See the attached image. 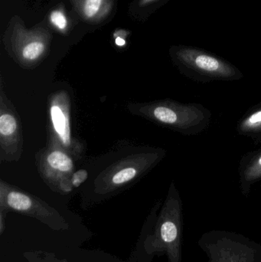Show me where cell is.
<instances>
[{"mask_svg":"<svg viewBox=\"0 0 261 262\" xmlns=\"http://www.w3.org/2000/svg\"><path fill=\"white\" fill-rule=\"evenodd\" d=\"M70 107V95L67 91H57L49 97L48 146L59 148L76 160L82 156L84 146L72 135Z\"/></svg>","mask_w":261,"mask_h":262,"instance_id":"cell-6","label":"cell"},{"mask_svg":"<svg viewBox=\"0 0 261 262\" xmlns=\"http://www.w3.org/2000/svg\"><path fill=\"white\" fill-rule=\"evenodd\" d=\"M171 56L179 72L197 82L234 81L244 77L243 73L231 63L196 48H174Z\"/></svg>","mask_w":261,"mask_h":262,"instance_id":"cell-2","label":"cell"},{"mask_svg":"<svg viewBox=\"0 0 261 262\" xmlns=\"http://www.w3.org/2000/svg\"><path fill=\"white\" fill-rule=\"evenodd\" d=\"M51 23L59 30H65L67 29V21L64 12L61 11H54L50 15Z\"/></svg>","mask_w":261,"mask_h":262,"instance_id":"cell-13","label":"cell"},{"mask_svg":"<svg viewBox=\"0 0 261 262\" xmlns=\"http://www.w3.org/2000/svg\"><path fill=\"white\" fill-rule=\"evenodd\" d=\"M157 1V0H143L142 3H144V5L150 4V3H154V2Z\"/></svg>","mask_w":261,"mask_h":262,"instance_id":"cell-16","label":"cell"},{"mask_svg":"<svg viewBox=\"0 0 261 262\" xmlns=\"http://www.w3.org/2000/svg\"><path fill=\"white\" fill-rule=\"evenodd\" d=\"M165 149H153L116 162L97 177L95 191L107 194L119 190L151 170L165 157Z\"/></svg>","mask_w":261,"mask_h":262,"instance_id":"cell-4","label":"cell"},{"mask_svg":"<svg viewBox=\"0 0 261 262\" xmlns=\"http://www.w3.org/2000/svg\"><path fill=\"white\" fill-rule=\"evenodd\" d=\"M0 162H18L23 152L21 119L0 81Z\"/></svg>","mask_w":261,"mask_h":262,"instance_id":"cell-8","label":"cell"},{"mask_svg":"<svg viewBox=\"0 0 261 262\" xmlns=\"http://www.w3.org/2000/svg\"><path fill=\"white\" fill-rule=\"evenodd\" d=\"M105 0H84L83 12L87 18H93L97 16Z\"/></svg>","mask_w":261,"mask_h":262,"instance_id":"cell-12","label":"cell"},{"mask_svg":"<svg viewBox=\"0 0 261 262\" xmlns=\"http://www.w3.org/2000/svg\"><path fill=\"white\" fill-rule=\"evenodd\" d=\"M236 130L239 135L251 138L256 144L261 143V102L253 106L239 120Z\"/></svg>","mask_w":261,"mask_h":262,"instance_id":"cell-11","label":"cell"},{"mask_svg":"<svg viewBox=\"0 0 261 262\" xmlns=\"http://www.w3.org/2000/svg\"><path fill=\"white\" fill-rule=\"evenodd\" d=\"M88 178V172L86 169H81L75 171L72 177V184L73 188H78L84 183Z\"/></svg>","mask_w":261,"mask_h":262,"instance_id":"cell-14","label":"cell"},{"mask_svg":"<svg viewBox=\"0 0 261 262\" xmlns=\"http://www.w3.org/2000/svg\"><path fill=\"white\" fill-rule=\"evenodd\" d=\"M35 160L40 177L52 190L61 194L72 192L75 160L72 156L59 148L47 145L37 152Z\"/></svg>","mask_w":261,"mask_h":262,"instance_id":"cell-7","label":"cell"},{"mask_svg":"<svg viewBox=\"0 0 261 262\" xmlns=\"http://www.w3.org/2000/svg\"><path fill=\"white\" fill-rule=\"evenodd\" d=\"M116 44L118 45V46H122L123 45H124V41L123 39H121V38H117V39L116 40Z\"/></svg>","mask_w":261,"mask_h":262,"instance_id":"cell-15","label":"cell"},{"mask_svg":"<svg viewBox=\"0 0 261 262\" xmlns=\"http://www.w3.org/2000/svg\"><path fill=\"white\" fill-rule=\"evenodd\" d=\"M239 173L241 192L245 196H248L253 186L261 180V148L242 157Z\"/></svg>","mask_w":261,"mask_h":262,"instance_id":"cell-10","label":"cell"},{"mask_svg":"<svg viewBox=\"0 0 261 262\" xmlns=\"http://www.w3.org/2000/svg\"><path fill=\"white\" fill-rule=\"evenodd\" d=\"M198 245L208 262H261V245L237 232L209 231Z\"/></svg>","mask_w":261,"mask_h":262,"instance_id":"cell-3","label":"cell"},{"mask_svg":"<svg viewBox=\"0 0 261 262\" xmlns=\"http://www.w3.org/2000/svg\"><path fill=\"white\" fill-rule=\"evenodd\" d=\"M128 110L133 115L185 136L198 135L207 130L212 118L211 111L202 104H183L171 99L130 104Z\"/></svg>","mask_w":261,"mask_h":262,"instance_id":"cell-1","label":"cell"},{"mask_svg":"<svg viewBox=\"0 0 261 262\" xmlns=\"http://www.w3.org/2000/svg\"><path fill=\"white\" fill-rule=\"evenodd\" d=\"M182 203L175 182H172L158 222L156 250L165 252L170 262H182Z\"/></svg>","mask_w":261,"mask_h":262,"instance_id":"cell-5","label":"cell"},{"mask_svg":"<svg viewBox=\"0 0 261 262\" xmlns=\"http://www.w3.org/2000/svg\"><path fill=\"white\" fill-rule=\"evenodd\" d=\"M0 204L8 209L40 219L58 216L56 211L35 195L0 180Z\"/></svg>","mask_w":261,"mask_h":262,"instance_id":"cell-9","label":"cell"}]
</instances>
